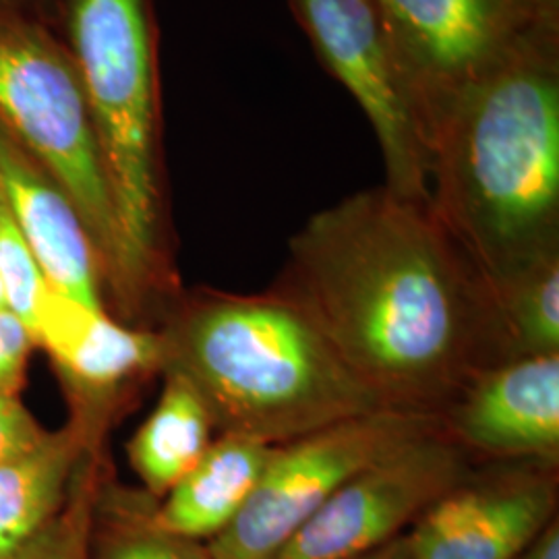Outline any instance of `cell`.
<instances>
[{"label": "cell", "mask_w": 559, "mask_h": 559, "mask_svg": "<svg viewBox=\"0 0 559 559\" xmlns=\"http://www.w3.org/2000/svg\"><path fill=\"white\" fill-rule=\"evenodd\" d=\"M558 506L559 462H475L406 531L411 559H516Z\"/></svg>", "instance_id": "30bf717a"}, {"label": "cell", "mask_w": 559, "mask_h": 559, "mask_svg": "<svg viewBox=\"0 0 559 559\" xmlns=\"http://www.w3.org/2000/svg\"><path fill=\"white\" fill-rule=\"evenodd\" d=\"M475 460L559 462V353L503 360L471 381L440 417Z\"/></svg>", "instance_id": "7c38bea8"}, {"label": "cell", "mask_w": 559, "mask_h": 559, "mask_svg": "<svg viewBox=\"0 0 559 559\" xmlns=\"http://www.w3.org/2000/svg\"><path fill=\"white\" fill-rule=\"evenodd\" d=\"M112 420L71 408V419L36 445L0 462V559H9L59 514L85 452Z\"/></svg>", "instance_id": "5bb4252c"}, {"label": "cell", "mask_w": 559, "mask_h": 559, "mask_svg": "<svg viewBox=\"0 0 559 559\" xmlns=\"http://www.w3.org/2000/svg\"><path fill=\"white\" fill-rule=\"evenodd\" d=\"M32 336L55 362L71 408L112 423L145 381L162 376L160 338L154 328L87 309L50 286L36 311Z\"/></svg>", "instance_id": "8fae6325"}, {"label": "cell", "mask_w": 559, "mask_h": 559, "mask_svg": "<svg viewBox=\"0 0 559 559\" xmlns=\"http://www.w3.org/2000/svg\"><path fill=\"white\" fill-rule=\"evenodd\" d=\"M60 36L75 60L117 221L108 282L117 320L147 328L179 295L164 158L156 0H62Z\"/></svg>", "instance_id": "277c9868"}, {"label": "cell", "mask_w": 559, "mask_h": 559, "mask_svg": "<svg viewBox=\"0 0 559 559\" xmlns=\"http://www.w3.org/2000/svg\"><path fill=\"white\" fill-rule=\"evenodd\" d=\"M516 559H559V519L554 520Z\"/></svg>", "instance_id": "cb8c5ba5"}, {"label": "cell", "mask_w": 559, "mask_h": 559, "mask_svg": "<svg viewBox=\"0 0 559 559\" xmlns=\"http://www.w3.org/2000/svg\"><path fill=\"white\" fill-rule=\"evenodd\" d=\"M514 355L559 353V258L491 286Z\"/></svg>", "instance_id": "ac0fdd59"}, {"label": "cell", "mask_w": 559, "mask_h": 559, "mask_svg": "<svg viewBox=\"0 0 559 559\" xmlns=\"http://www.w3.org/2000/svg\"><path fill=\"white\" fill-rule=\"evenodd\" d=\"M152 328L162 373L198 390L218 436L282 445L385 411L299 305L272 286L249 295L180 288Z\"/></svg>", "instance_id": "3957f363"}, {"label": "cell", "mask_w": 559, "mask_h": 559, "mask_svg": "<svg viewBox=\"0 0 559 559\" xmlns=\"http://www.w3.org/2000/svg\"><path fill=\"white\" fill-rule=\"evenodd\" d=\"M321 64L359 102L380 143L383 187L429 203V150L373 0H286Z\"/></svg>", "instance_id": "ba28073f"}, {"label": "cell", "mask_w": 559, "mask_h": 559, "mask_svg": "<svg viewBox=\"0 0 559 559\" xmlns=\"http://www.w3.org/2000/svg\"><path fill=\"white\" fill-rule=\"evenodd\" d=\"M539 25L559 29V0H522Z\"/></svg>", "instance_id": "d4e9b609"}, {"label": "cell", "mask_w": 559, "mask_h": 559, "mask_svg": "<svg viewBox=\"0 0 559 559\" xmlns=\"http://www.w3.org/2000/svg\"><path fill=\"white\" fill-rule=\"evenodd\" d=\"M34 346L29 328L11 309H0V394L20 396Z\"/></svg>", "instance_id": "44dd1931"}, {"label": "cell", "mask_w": 559, "mask_h": 559, "mask_svg": "<svg viewBox=\"0 0 559 559\" xmlns=\"http://www.w3.org/2000/svg\"><path fill=\"white\" fill-rule=\"evenodd\" d=\"M373 2L427 150L454 102L545 27L522 0Z\"/></svg>", "instance_id": "52a82bcc"}, {"label": "cell", "mask_w": 559, "mask_h": 559, "mask_svg": "<svg viewBox=\"0 0 559 559\" xmlns=\"http://www.w3.org/2000/svg\"><path fill=\"white\" fill-rule=\"evenodd\" d=\"M106 471L104 443H96L81 459L59 514L9 559H87L94 506Z\"/></svg>", "instance_id": "d6986e66"}, {"label": "cell", "mask_w": 559, "mask_h": 559, "mask_svg": "<svg viewBox=\"0 0 559 559\" xmlns=\"http://www.w3.org/2000/svg\"><path fill=\"white\" fill-rule=\"evenodd\" d=\"M440 429L438 417L376 411L276 445L239 516L205 543L210 558H276L346 480L400 445Z\"/></svg>", "instance_id": "8992f818"}, {"label": "cell", "mask_w": 559, "mask_h": 559, "mask_svg": "<svg viewBox=\"0 0 559 559\" xmlns=\"http://www.w3.org/2000/svg\"><path fill=\"white\" fill-rule=\"evenodd\" d=\"M0 122L78 210L108 282L117 261V221L100 143L75 60L59 29L0 20Z\"/></svg>", "instance_id": "5b68a950"}, {"label": "cell", "mask_w": 559, "mask_h": 559, "mask_svg": "<svg viewBox=\"0 0 559 559\" xmlns=\"http://www.w3.org/2000/svg\"><path fill=\"white\" fill-rule=\"evenodd\" d=\"M46 436L40 423L20 402V396L0 394V462L29 450Z\"/></svg>", "instance_id": "7402d4cb"}, {"label": "cell", "mask_w": 559, "mask_h": 559, "mask_svg": "<svg viewBox=\"0 0 559 559\" xmlns=\"http://www.w3.org/2000/svg\"><path fill=\"white\" fill-rule=\"evenodd\" d=\"M429 205L489 286L559 258V29H535L443 115Z\"/></svg>", "instance_id": "7a4b0ae2"}, {"label": "cell", "mask_w": 559, "mask_h": 559, "mask_svg": "<svg viewBox=\"0 0 559 559\" xmlns=\"http://www.w3.org/2000/svg\"><path fill=\"white\" fill-rule=\"evenodd\" d=\"M0 309H9V305H7V293H4V282H2V276H0Z\"/></svg>", "instance_id": "4316f807"}, {"label": "cell", "mask_w": 559, "mask_h": 559, "mask_svg": "<svg viewBox=\"0 0 559 559\" xmlns=\"http://www.w3.org/2000/svg\"><path fill=\"white\" fill-rule=\"evenodd\" d=\"M473 464L441 429L408 441L346 480L274 559L371 554L402 537Z\"/></svg>", "instance_id": "9c48e42d"}, {"label": "cell", "mask_w": 559, "mask_h": 559, "mask_svg": "<svg viewBox=\"0 0 559 559\" xmlns=\"http://www.w3.org/2000/svg\"><path fill=\"white\" fill-rule=\"evenodd\" d=\"M357 559H411V547H408V537L406 533L399 539L390 540L388 545H383L380 549L365 554Z\"/></svg>", "instance_id": "484cf974"}, {"label": "cell", "mask_w": 559, "mask_h": 559, "mask_svg": "<svg viewBox=\"0 0 559 559\" xmlns=\"http://www.w3.org/2000/svg\"><path fill=\"white\" fill-rule=\"evenodd\" d=\"M0 191L46 284L94 311L106 309V272L78 210L0 122Z\"/></svg>", "instance_id": "4fadbf2b"}, {"label": "cell", "mask_w": 559, "mask_h": 559, "mask_svg": "<svg viewBox=\"0 0 559 559\" xmlns=\"http://www.w3.org/2000/svg\"><path fill=\"white\" fill-rule=\"evenodd\" d=\"M156 500L120 487L106 471L94 506L87 559H212L205 545L166 533L152 520Z\"/></svg>", "instance_id": "e0dca14e"}, {"label": "cell", "mask_w": 559, "mask_h": 559, "mask_svg": "<svg viewBox=\"0 0 559 559\" xmlns=\"http://www.w3.org/2000/svg\"><path fill=\"white\" fill-rule=\"evenodd\" d=\"M272 288L385 411L440 419L483 371L516 357L489 282L431 205L383 185L305 222Z\"/></svg>", "instance_id": "6da1fadb"}, {"label": "cell", "mask_w": 559, "mask_h": 559, "mask_svg": "<svg viewBox=\"0 0 559 559\" xmlns=\"http://www.w3.org/2000/svg\"><path fill=\"white\" fill-rule=\"evenodd\" d=\"M0 276L4 282L7 305L32 332L36 311L48 284L34 258L20 224L13 218L0 191Z\"/></svg>", "instance_id": "ffe728a7"}, {"label": "cell", "mask_w": 559, "mask_h": 559, "mask_svg": "<svg viewBox=\"0 0 559 559\" xmlns=\"http://www.w3.org/2000/svg\"><path fill=\"white\" fill-rule=\"evenodd\" d=\"M276 445L218 436L203 459L152 508L162 531L207 543L224 533L253 493Z\"/></svg>", "instance_id": "9a60e30c"}, {"label": "cell", "mask_w": 559, "mask_h": 559, "mask_svg": "<svg viewBox=\"0 0 559 559\" xmlns=\"http://www.w3.org/2000/svg\"><path fill=\"white\" fill-rule=\"evenodd\" d=\"M162 378L158 404L127 443L129 464L154 500H162L203 459L216 433L198 390L179 373Z\"/></svg>", "instance_id": "2e32d148"}, {"label": "cell", "mask_w": 559, "mask_h": 559, "mask_svg": "<svg viewBox=\"0 0 559 559\" xmlns=\"http://www.w3.org/2000/svg\"><path fill=\"white\" fill-rule=\"evenodd\" d=\"M60 4L62 0H0V20H36L60 32Z\"/></svg>", "instance_id": "603a6c76"}]
</instances>
